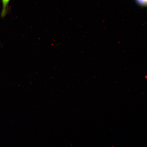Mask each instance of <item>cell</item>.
<instances>
[{
  "instance_id": "cell-2",
  "label": "cell",
  "mask_w": 147,
  "mask_h": 147,
  "mask_svg": "<svg viewBox=\"0 0 147 147\" xmlns=\"http://www.w3.org/2000/svg\"><path fill=\"white\" fill-rule=\"evenodd\" d=\"M139 3L143 5H146V0H137Z\"/></svg>"
},
{
  "instance_id": "cell-1",
  "label": "cell",
  "mask_w": 147,
  "mask_h": 147,
  "mask_svg": "<svg viewBox=\"0 0 147 147\" xmlns=\"http://www.w3.org/2000/svg\"><path fill=\"white\" fill-rule=\"evenodd\" d=\"M3 3V8L1 13V17L3 18L6 16L8 12V5L10 0H2Z\"/></svg>"
}]
</instances>
